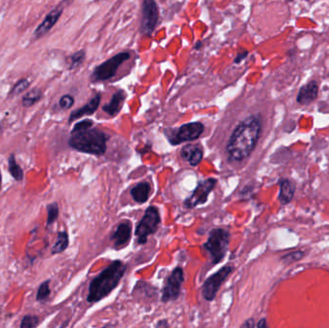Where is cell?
<instances>
[{
	"label": "cell",
	"instance_id": "cell-8",
	"mask_svg": "<svg viewBox=\"0 0 329 328\" xmlns=\"http://www.w3.org/2000/svg\"><path fill=\"white\" fill-rule=\"evenodd\" d=\"M158 18H159V11L155 0H144L142 4V20H141L142 34L150 36L157 26Z\"/></svg>",
	"mask_w": 329,
	"mask_h": 328
},
{
	"label": "cell",
	"instance_id": "cell-19",
	"mask_svg": "<svg viewBox=\"0 0 329 328\" xmlns=\"http://www.w3.org/2000/svg\"><path fill=\"white\" fill-rule=\"evenodd\" d=\"M150 186L147 182H141L131 190V195L137 203H144L148 200Z\"/></svg>",
	"mask_w": 329,
	"mask_h": 328
},
{
	"label": "cell",
	"instance_id": "cell-7",
	"mask_svg": "<svg viewBox=\"0 0 329 328\" xmlns=\"http://www.w3.org/2000/svg\"><path fill=\"white\" fill-rule=\"evenodd\" d=\"M233 269V266L226 265L204 282L203 286V295L207 301H212L215 299L220 287L231 274Z\"/></svg>",
	"mask_w": 329,
	"mask_h": 328
},
{
	"label": "cell",
	"instance_id": "cell-33",
	"mask_svg": "<svg viewBox=\"0 0 329 328\" xmlns=\"http://www.w3.org/2000/svg\"><path fill=\"white\" fill-rule=\"evenodd\" d=\"M256 326L259 328L267 327L268 324H267V320L265 319H262L261 320H259V322L256 324Z\"/></svg>",
	"mask_w": 329,
	"mask_h": 328
},
{
	"label": "cell",
	"instance_id": "cell-4",
	"mask_svg": "<svg viewBox=\"0 0 329 328\" xmlns=\"http://www.w3.org/2000/svg\"><path fill=\"white\" fill-rule=\"evenodd\" d=\"M230 235L225 229L215 228L211 230L208 240L203 247L209 253L213 264H219L226 255Z\"/></svg>",
	"mask_w": 329,
	"mask_h": 328
},
{
	"label": "cell",
	"instance_id": "cell-20",
	"mask_svg": "<svg viewBox=\"0 0 329 328\" xmlns=\"http://www.w3.org/2000/svg\"><path fill=\"white\" fill-rule=\"evenodd\" d=\"M9 171L11 175L14 177L17 182L22 181L23 179V170L19 167L16 160V156L14 154H11L8 159Z\"/></svg>",
	"mask_w": 329,
	"mask_h": 328
},
{
	"label": "cell",
	"instance_id": "cell-23",
	"mask_svg": "<svg viewBox=\"0 0 329 328\" xmlns=\"http://www.w3.org/2000/svg\"><path fill=\"white\" fill-rule=\"evenodd\" d=\"M46 211H47L46 224L50 225L53 222H55V220L59 217V206L56 202H53L46 206Z\"/></svg>",
	"mask_w": 329,
	"mask_h": 328
},
{
	"label": "cell",
	"instance_id": "cell-2",
	"mask_svg": "<svg viewBox=\"0 0 329 328\" xmlns=\"http://www.w3.org/2000/svg\"><path fill=\"white\" fill-rule=\"evenodd\" d=\"M125 270L126 266L122 262L119 260L112 262L90 283L87 300L94 303L105 298L117 288Z\"/></svg>",
	"mask_w": 329,
	"mask_h": 328
},
{
	"label": "cell",
	"instance_id": "cell-1",
	"mask_svg": "<svg viewBox=\"0 0 329 328\" xmlns=\"http://www.w3.org/2000/svg\"><path fill=\"white\" fill-rule=\"evenodd\" d=\"M261 133V120L257 116H250L241 121L228 141L226 152L231 160L242 161L247 158L255 148Z\"/></svg>",
	"mask_w": 329,
	"mask_h": 328
},
{
	"label": "cell",
	"instance_id": "cell-25",
	"mask_svg": "<svg viewBox=\"0 0 329 328\" xmlns=\"http://www.w3.org/2000/svg\"><path fill=\"white\" fill-rule=\"evenodd\" d=\"M86 58V52L84 51H79L73 53L69 57V69H73L75 67H79Z\"/></svg>",
	"mask_w": 329,
	"mask_h": 328
},
{
	"label": "cell",
	"instance_id": "cell-34",
	"mask_svg": "<svg viewBox=\"0 0 329 328\" xmlns=\"http://www.w3.org/2000/svg\"><path fill=\"white\" fill-rule=\"evenodd\" d=\"M161 326H169V323L167 320H160L158 323H157V327H161Z\"/></svg>",
	"mask_w": 329,
	"mask_h": 328
},
{
	"label": "cell",
	"instance_id": "cell-13",
	"mask_svg": "<svg viewBox=\"0 0 329 328\" xmlns=\"http://www.w3.org/2000/svg\"><path fill=\"white\" fill-rule=\"evenodd\" d=\"M63 13V9L56 8L45 17L43 19L42 23L38 26V28L35 30L34 37L35 39H40L45 34L48 33L50 31L51 28L56 24V22L59 20L60 17Z\"/></svg>",
	"mask_w": 329,
	"mask_h": 328
},
{
	"label": "cell",
	"instance_id": "cell-24",
	"mask_svg": "<svg viewBox=\"0 0 329 328\" xmlns=\"http://www.w3.org/2000/svg\"><path fill=\"white\" fill-rule=\"evenodd\" d=\"M30 86V82L27 80V79H21L19 80L17 83L15 84V86L12 88L11 92H10V94L9 96L10 97H13V96H17L18 94H20L21 93H23L26 90H27Z\"/></svg>",
	"mask_w": 329,
	"mask_h": 328
},
{
	"label": "cell",
	"instance_id": "cell-27",
	"mask_svg": "<svg viewBox=\"0 0 329 328\" xmlns=\"http://www.w3.org/2000/svg\"><path fill=\"white\" fill-rule=\"evenodd\" d=\"M40 319L37 316L33 315H26L20 322V328H34L39 324Z\"/></svg>",
	"mask_w": 329,
	"mask_h": 328
},
{
	"label": "cell",
	"instance_id": "cell-16",
	"mask_svg": "<svg viewBox=\"0 0 329 328\" xmlns=\"http://www.w3.org/2000/svg\"><path fill=\"white\" fill-rule=\"evenodd\" d=\"M181 157L191 166L195 167L203 160V148L196 144H187L181 149Z\"/></svg>",
	"mask_w": 329,
	"mask_h": 328
},
{
	"label": "cell",
	"instance_id": "cell-31",
	"mask_svg": "<svg viewBox=\"0 0 329 328\" xmlns=\"http://www.w3.org/2000/svg\"><path fill=\"white\" fill-rule=\"evenodd\" d=\"M247 55H248V51H240V52L237 54L236 58L234 60V63H235V64H240L242 61H244V60L247 57Z\"/></svg>",
	"mask_w": 329,
	"mask_h": 328
},
{
	"label": "cell",
	"instance_id": "cell-17",
	"mask_svg": "<svg viewBox=\"0 0 329 328\" xmlns=\"http://www.w3.org/2000/svg\"><path fill=\"white\" fill-rule=\"evenodd\" d=\"M125 97L126 95L123 91H118L117 93H114L109 103L103 106V111L111 117H115L116 115H118V112L121 109L125 100Z\"/></svg>",
	"mask_w": 329,
	"mask_h": 328
},
{
	"label": "cell",
	"instance_id": "cell-14",
	"mask_svg": "<svg viewBox=\"0 0 329 328\" xmlns=\"http://www.w3.org/2000/svg\"><path fill=\"white\" fill-rule=\"evenodd\" d=\"M318 93H319L318 83L315 80H312L300 88L296 96V101L301 105L310 104L317 98Z\"/></svg>",
	"mask_w": 329,
	"mask_h": 328
},
{
	"label": "cell",
	"instance_id": "cell-21",
	"mask_svg": "<svg viewBox=\"0 0 329 328\" xmlns=\"http://www.w3.org/2000/svg\"><path fill=\"white\" fill-rule=\"evenodd\" d=\"M68 246V235L66 231L63 232H59L58 233V237H57V241L55 244L52 246L51 253L52 254H58V253H63L65 251Z\"/></svg>",
	"mask_w": 329,
	"mask_h": 328
},
{
	"label": "cell",
	"instance_id": "cell-26",
	"mask_svg": "<svg viewBox=\"0 0 329 328\" xmlns=\"http://www.w3.org/2000/svg\"><path fill=\"white\" fill-rule=\"evenodd\" d=\"M49 280L43 281L42 284L39 286L38 293H37V300L42 301L46 299L50 295V288H49Z\"/></svg>",
	"mask_w": 329,
	"mask_h": 328
},
{
	"label": "cell",
	"instance_id": "cell-11",
	"mask_svg": "<svg viewBox=\"0 0 329 328\" xmlns=\"http://www.w3.org/2000/svg\"><path fill=\"white\" fill-rule=\"evenodd\" d=\"M217 184V179L215 178H208L200 182L196 186L194 193L192 195L187 198L185 201V206L187 208H194L200 204H204L207 201L208 196L214 190L215 186Z\"/></svg>",
	"mask_w": 329,
	"mask_h": 328
},
{
	"label": "cell",
	"instance_id": "cell-22",
	"mask_svg": "<svg viewBox=\"0 0 329 328\" xmlns=\"http://www.w3.org/2000/svg\"><path fill=\"white\" fill-rule=\"evenodd\" d=\"M42 98V91L38 88L32 89L22 97V105L24 107H31Z\"/></svg>",
	"mask_w": 329,
	"mask_h": 328
},
{
	"label": "cell",
	"instance_id": "cell-15",
	"mask_svg": "<svg viewBox=\"0 0 329 328\" xmlns=\"http://www.w3.org/2000/svg\"><path fill=\"white\" fill-rule=\"evenodd\" d=\"M102 101V95L100 94H96L95 96H93V98L90 100L89 103H87L85 106L79 108V109L73 111L69 118H68V122H72L78 118H82L84 116H90L93 115V113L98 109L99 104Z\"/></svg>",
	"mask_w": 329,
	"mask_h": 328
},
{
	"label": "cell",
	"instance_id": "cell-18",
	"mask_svg": "<svg viewBox=\"0 0 329 328\" xmlns=\"http://www.w3.org/2000/svg\"><path fill=\"white\" fill-rule=\"evenodd\" d=\"M295 183L289 179H283L280 181V191H279V200L281 204L285 205L293 199L295 195Z\"/></svg>",
	"mask_w": 329,
	"mask_h": 328
},
{
	"label": "cell",
	"instance_id": "cell-29",
	"mask_svg": "<svg viewBox=\"0 0 329 328\" xmlns=\"http://www.w3.org/2000/svg\"><path fill=\"white\" fill-rule=\"evenodd\" d=\"M93 121L92 119H84V120L76 123L75 125L73 127L71 133L77 132V131H82V130H86V129H90L93 127Z\"/></svg>",
	"mask_w": 329,
	"mask_h": 328
},
{
	"label": "cell",
	"instance_id": "cell-3",
	"mask_svg": "<svg viewBox=\"0 0 329 328\" xmlns=\"http://www.w3.org/2000/svg\"><path fill=\"white\" fill-rule=\"evenodd\" d=\"M107 141L108 137L104 132L90 128L72 132L68 140V144L77 152L92 155H102L106 152Z\"/></svg>",
	"mask_w": 329,
	"mask_h": 328
},
{
	"label": "cell",
	"instance_id": "cell-9",
	"mask_svg": "<svg viewBox=\"0 0 329 328\" xmlns=\"http://www.w3.org/2000/svg\"><path fill=\"white\" fill-rule=\"evenodd\" d=\"M204 131L201 122H190L179 127L171 137H169L171 144H179L197 140Z\"/></svg>",
	"mask_w": 329,
	"mask_h": 328
},
{
	"label": "cell",
	"instance_id": "cell-32",
	"mask_svg": "<svg viewBox=\"0 0 329 328\" xmlns=\"http://www.w3.org/2000/svg\"><path fill=\"white\" fill-rule=\"evenodd\" d=\"M254 326H256V325H255L254 320H252V319L246 320L245 323L242 324V327H254Z\"/></svg>",
	"mask_w": 329,
	"mask_h": 328
},
{
	"label": "cell",
	"instance_id": "cell-30",
	"mask_svg": "<svg viewBox=\"0 0 329 328\" xmlns=\"http://www.w3.org/2000/svg\"><path fill=\"white\" fill-rule=\"evenodd\" d=\"M303 256L304 253L302 251H295V253H289L288 255L284 256L283 260L288 261V263H293V262L300 260Z\"/></svg>",
	"mask_w": 329,
	"mask_h": 328
},
{
	"label": "cell",
	"instance_id": "cell-35",
	"mask_svg": "<svg viewBox=\"0 0 329 328\" xmlns=\"http://www.w3.org/2000/svg\"><path fill=\"white\" fill-rule=\"evenodd\" d=\"M201 44H203V42H197V43L194 45V48H195V49H199V48H200V46H201Z\"/></svg>",
	"mask_w": 329,
	"mask_h": 328
},
{
	"label": "cell",
	"instance_id": "cell-36",
	"mask_svg": "<svg viewBox=\"0 0 329 328\" xmlns=\"http://www.w3.org/2000/svg\"><path fill=\"white\" fill-rule=\"evenodd\" d=\"M1 181H2V177H1V171H0V190H1Z\"/></svg>",
	"mask_w": 329,
	"mask_h": 328
},
{
	"label": "cell",
	"instance_id": "cell-10",
	"mask_svg": "<svg viewBox=\"0 0 329 328\" xmlns=\"http://www.w3.org/2000/svg\"><path fill=\"white\" fill-rule=\"evenodd\" d=\"M184 281L183 269L178 267L172 270L171 274L168 278L166 285L163 289L162 300L164 302H169L178 299L181 293V287Z\"/></svg>",
	"mask_w": 329,
	"mask_h": 328
},
{
	"label": "cell",
	"instance_id": "cell-5",
	"mask_svg": "<svg viewBox=\"0 0 329 328\" xmlns=\"http://www.w3.org/2000/svg\"><path fill=\"white\" fill-rule=\"evenodd\" d=\"M160 222L159 211L154 206H149L145 210L144 217L136 228L135 235L138 238V243L140 244H145L147 237L154 234L158 230Z\"/></svg>",
	"mask_w": 329,
	"mask_h": 328
},
{
	"label": "cell",
	"instance_id": "cell-12",
	"mask_svg": "<svg viewBox=\"0 0 329 328\" xmlns=\"http://www.w3.org/2000/svg\"><path fill=\"white\" fill-rule=\"evenodd\" d=\"M131 234H132V226H131V223L126 220L118 224V228L111 237V240L113 241L116 248H121L129 243L131 239Z\"/></svg>",
	"mask_w": 329,
	"mask_h": 328
},
{
	"label": "cell",
	"instance_id": "cell-28",
	"mask_svg": "<svg viewBox=\"0 0 329 328\" xmlns=\"http://www.w3.org/2000/svg\"><path fill=\"white\" fill-rule=\"evenodd\" d=\"M60 106L62 109H69L74 104V98L70 94H65L61 97L59 101Z\"/></svg>",
	"mask_w": 329,
	"mask_h": 328
},
{
	"label": "cell",
	"instance_id": "cell-6",
	"mask_svg": "<svg viewBox=\"0 0 329 328\" xmlns=\"http://www.w3.org/2000/svg\"><path fill=\"white\" fill-rule=\"evenodd\" d=\"M130 58L129 52H120L111 59L105 61L102 65L97 66L93 69L92 78L93 81H106L116 75L118 67L125 61Z\"/></svg>",
	"mask_w": 329,
	"mask_h": 328
}]
</instances>
